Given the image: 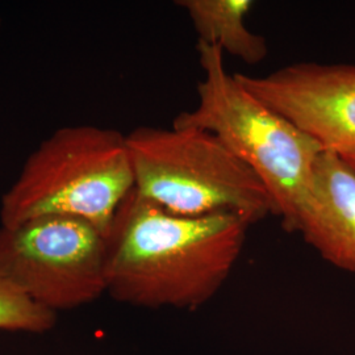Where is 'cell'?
<instances>
[{
	"mask_svg": "<svg viewBox=\"0 0 355 355\" xmlns=\"http://www.w3.org/2000/svg\"><path fill=\"white\" fill-rule=\"evenodd\" d=\"M249 227L230 214L175 215L133 190L105 237L107 293L142 308H199L228 279Z\"/></svg>",
	"mask_w": 355,
	"mask_h": 355,
	"instance_id": "6da1fadb",
	"label": "cell"
},
{
	"mask_svg": "<svg viewBox=\"0 0 355 355\" xmlns=\"http://www.w3.org/2000/svg\"><path fill=\"white\" fill-rule=\"evenodd\" d=\"M203 80L198 104L173 124L211 132L252 168L271 193L282 227L295 233L324 148L230 76L217 46L198 42Z\"/></svg>",
	"mask_w": 355,
	"mask_h": 355,
	"instance_id": "7a4b0ae2",
	"label": "cell"
},
{
	"mask_svg": "<svg viewBox=\"0 0 355 355\" xmlns=\"http://www.w3.org/2000/svg\"><path fill=\"white\" fill-rule=\"evenodd\" d=\"M135 190L127 135L74 125L57 129L26 158L0 200V225L44 216L89 221L107 237L114 215Z\"/></svg>",
	"mask_w": 355,
	"mask_h": 355,
	"instance_id": "3957f363",
	"label": "cell"
},
{
	"mask_svg": "<svg viewBox=\"0 0 355 355\" xmlns=\"http://www.w3.org/2000/svg\"><path fill=\"white\" fill-rule=\"evenodd\" d=\"M127 144L135 190L171 214H230L249 225L278 217L263 182L208 130L140 127L128 133Z\"/></svg>",
	"mask_w": 355,
	"mask_h": 355,
	"instance_id": "277c9868",
	"label": "cell"
},
{
	"mask_svg": "<svg viewBox=\"0 0 355 355\" xmlns=\"http://www.w3.org/2000/svg\"><path fill=\"white\" fill-rule=\"evenodd\" d=\"M105 255V236L78 217L44 216L0 225V278L54 313L107 292Z\"/></svg>",
	"mask_w": 355,
	"mask_h": 355,
	"instance_id": "5b68a950",
	"label": "cell"
},
{
	"mask_svg": "<svg viewBox=\"0 0 355 355\" xmlns=\"http://www.w3.org/2000/svg\"><path fill=\"white\" fill-rule=\"evenodd\" d=\"M324 150L355 152V66L300 62L263 76L234 74Z\"/></svg>",
	"mask_w": 355,
	"mask_h": 355,
	"instance_id": "8992f818",
	"label": "cell"
},
{
	"mask_svg": "<svg viewBox=\"0 0 355 355\" xmlns=\"http://www.w3.org/2000/svg\"><path fill=\"white\" fill-rule=\"evenodd\" d=\"M295 233L327 262L355 274V173L338 153L320 155Z\"/></svg>",
	"mask_w": 355,
	"mask_h": 355,
	"instance_id": "52a82bcc",
	"label": "cell"
},
{
	"mask_svg": "<svg viewBox=\"0 0 355 355\" xmlns=\"http://www.w3.org/2000/svg\"><path fill=\"white\" fill-rule=\"evenodd\" d=\"M177 4L189 15L198 42L217 46L245 64L266 60V40L246 26L252 0H179Z\"/></svg>",
	"mask_w": 355,
	"mask_h": 355,
	"instance_id": "ba28073f",
	"label": "cell"
},
{
	"mask_svg": "<svg viewBox=\"0 0 355 355\" xmlns=\"http://www.w3.org/2000/svg\"><path fill=\"white\" fill-rule=\"evenodd\" d=\"M57 321V315L40 306L12 284L0 278V330L45 333Z\"/></svg>",
	"mask_w": 355,
	"mask_h": 355,
	"instance_id": "9c48e42d",
	"label": "cell"
},
{
	"mask_svg": "<svg viewBox=\"0 0 355 355\" xmlns=\"http://www.w3.org/2000/svg\"><path fill=\"white\" fill-rule=\"evenodd\" d=\"M343 158V161L353 168L355 173V152L341 153L340 154Z\"/></svg>",
	"mask_w": 355,
	"mask_h": 355,
	"instance_id": "30bf717a",
	"label": "cell"
},
{
	"mask_svg": "<svg viewBox=\"0 0 355 355\" xmlns=\"http://www.w3.org/2000/svg\"><path fill=\"white\" fill-rule=\"evenodd\" d=\"M0 26H1V20H0Z\"/></svg>",
	"mask_w": 355,
	"mask_h": 355,
	"instance_id": "8fae6325",
	"label": "cell"
}]
</instances>
